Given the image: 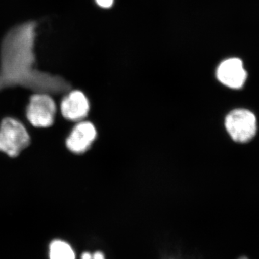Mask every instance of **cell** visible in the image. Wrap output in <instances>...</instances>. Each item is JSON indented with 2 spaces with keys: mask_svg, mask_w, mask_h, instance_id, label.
I'll use <instances>...</instances> for the list:
<instances>
[{
  "mask_svg": "<svg viewBox=\"0 0 259 259\" xmlns=\"http://www.w3.org/2000/svg\"><path fill=\"white\" fill-rule=\"evenodd\" d=\"M81 259H93V255L90 254L88 252H86L81 255Z\"/></svg>",
  "mask_w": 259,
  "mask_h": 259,
  "instance_id": "8fae6325",
  "label": "cell"
},
{
  "mask_svg": "<svg viewBox=\"0 0 259 259\" xmlns=\"http://www.w3.org/2000/svg\"><path fill=\"white\" fill-rule=\"evenodd\" d=\"M49 256L50 259H76L74 250L69 243L60 240L51 242Z\"/></svg>",
  "mask_w": 259,
  "mask_h": 259,
  "instance_id": "ba28073f",
  "label": "cell"
},
{
  "mask_svg": "<svg viewBox=\"0 0 259 259\" xmlns=\"http://www.w3.org/2000/svg\"><path fill=\"white\" fill-rule=\"evenodd\" d=\"M30 144V136L25 126L15 119L7 117L0 125V151L15 157Z\"/></svg>",
  "mask_w": 259,
  "mask_h": 259,
  "instance_id": "7a4b0ae2",
  "label": "cell"
},
{
  "mask_svg": "<svg viewBox=\"0 0 259 259\" xmlns=\"http://www.w3.org/2000/svg\"><path fill=\"white\" fill-rule=\"evenodd\" d=\"M162 259H182L178 258V257L175 256V255H167L163 256Z\"/></svg>",
  "mask_w": 259,
  "mask_h": 259,
  "instance_id": "7c38bea8",
  "label": "cell"
},
{
  "mask_svg": "<svg viewBox=\"0 0 259 259\" xmlns=\"http://www.w3.org/2000/svg\"><path fill=\"white\" fill-rule=\"evenodd\" d=\"M98 6L102 8H110L113 5L114 0H95Z\"/></svg>",
  "mask_w": 259,
  "mask_h": 259,
  "instance_id": "9c48e42d",
  "label": "cell"
},
{
  "mask_svg": "<svg viewBox=\"0 0 259 259\" xmlns=\"http://www.w3.org/2000/svg\"><path fill=\"white\" fill-rule=\"evenodd\" d=\"M93 259H105V255L102 252L97 251L93 255Z\"/></svg>",
  "mask_w": 259,
  "mask_h": 259,
  "instance_id": "30bf717a",
  "label": "cell"
},
{
  "mask_svg": "<svg viewBox=\"0 0 259 259\" xmlns=\"http://www.w3.org/2000/svg\"><path fill=\"white\" fill-rule=\"evenodd\" d=\"M97 136V129L93 123L89 121H82L72 130L66 139V145L71 152L81 154L91 147Z\"/></svg>",
  "mask_w": 259,
  "mask_h": 259,
  "instance_id": "5b68a950",
  "label": "cell"
},
{
  "mask_svg": "<svg viewBox=\"0 0 259 259\" xmlns=\"http://www.w3.org/2000/svg\"><path fill=\"white\" fill-rule=\"evenodd\" d=\"M225 126L233 141L246 143L256 134L257 122L254 114L245 109H236L226 116Z\"/></svg>",
  "mask_w": 259,
  "mask_h": 259,
  "instance_id": "3957f363",
  "label": "cell"
},
{
  "mask_svg": "<svg viewBox=\"0 0 259 259\" xmlns=\"http://www.w3.org/2000/svg\"><path fill=\"white\" fill-rule=\"evenodd\" d=\"M216 76L218 81L231 89H239L247 79V72L241 59L237 58L226 59L218 66Z\"/></svg>",
  "mask_w": 259,
  "mask_h": 259,
  "instance_id": "8992f818",
  "label": "cell"
},
{
  "mask_svg": "<svg viewBox=\"0 0 259 259\" xmlns=\"http://www.w3.org/2000/svg\"><path fill=\"white\" fill-rule=\"evenodd\" d=\"M90 102L86 95L79 90L70 92L63 99L61 111L66 120L81 121L90 112Z\"/></svg>",
  "mask_w": 259,
  "mask_h": 259,
  "instance_id": "52a82bcc",
  "label": "cell"
},
{
  "mask_svg": "<svg viewBox=\"0 0 259 259\" xmlns=\"http://www.w3.org/2000/svg\"><path fill=\"white\" fill-rule=\"evenodd\" d=\"M238 259H248V258H247V257H245V256H241V257H240Z\"/></svg>",
  "mask_w": 259,
  "mask_h": 259,
  "instance_id": "4fadbf2b",
  "label": "cell"
},
{
  "mask_svg": "<svg viewBox=\"0 0 259 259\" xmlns=\"http://www.w3.org/2000/svg\"><path fill=\"white\" fill-rule=\"evenodd\" d=\"M37 27L36 22H26L5 35L0 48V91L23 87L36 93L57 95L71 89L61 76L35 68Z\"/></svg>",
  "mask_w": 259,
  "mask_h": 259,
  "instance_id": "6da1fadb",
  "label": "cell"
},
{
  "mask_svg": "<svg viewBox=\"0 0 259 259\" xmlns=\"http://www.w3.org/2000/svg\"><path fill=\"white\" fill-rule=\"evenodd\" d=\"M56 112V103L49 94L35 93L30 97L27 117L34 127H50L54 123Z\"/></svg>",
  "mask_w": 259,
  "mask_h": 259,
  "instance_id": "277c9868",
  "label": "cell"
}]
</instances>
